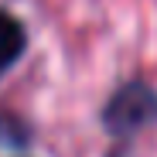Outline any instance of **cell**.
Masks as SVG:
<instances>
[{
    "instance_id": "obj_2",
    "label": "cell",
    "mask_w": 157,
    "mask_h": 157,
    "mask_svg": "<svg viewBox=\"0 0 157 157\" xmlns=\"http://www.w3.org/2000/svg\"><path fill=\"white\" fill-rule=\"evenodd\" d=\"M24 48H28V31H24V24L14 14L0 10V75L10 72V65L24 55Z\"/></svg>"
},
{
    "instance_id": "obj_1",
    "label": "cell",
    "mask_w": 157,
    "mask_h": 157,
    "mask_svg": "<svg viewBox=\"0 0 157 157\" xmlns=\"http://www.w3.org/2000/svg\"><path fill=\"white\" fill-rule=\"evenodd\" d=\"M150 123H157V89L147 82L120 86L102 109V126L109 137H133Z\"/></svg>"
},
{
    "instance_id": "obj_3",
    "label": "cell",
    "mask_w": 157,
    "mask_h": 157,
    "mask_svg": "<svg viewBox=\"0 0 157 157\" xmlns=\"http://www.w3.org/2000/svg\"><path fill=\"white\" fill-rule=\"evenodd\" d=\"M28 144H31V126L14 113H0V147L24 150Z\"/></svg>"
}]
</instances>
